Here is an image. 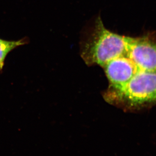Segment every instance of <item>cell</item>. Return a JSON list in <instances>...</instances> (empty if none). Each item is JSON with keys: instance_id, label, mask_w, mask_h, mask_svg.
<instances>
[{"instance_id": "cell-1", "label": "cell", "mask_w": 156, "mask_h": 156, "mask_svg": "<svg viewBox=\"0 0 156 156\" xmlns=\"http://www.w3.org/2000/svg\"><path fill=\"white\" fill-rule=\"evenodd\" d=\"M99 66L108 86L106 102L126 110L156 105V36H126L110 32Z\"/></svg>"}, {"instance_id": "cell-2", "label": "cell", "mask_w": 156, "mask_h": 156, "mask_svg": "<svg viewBox=\"0 0 156 156\" xmlns=\"http://www.w3.org/2000/svg\"><path fill=\"white\" fill-rule=\"evenodd\" d=\"M27 38L17 41H7L0 39V71L3 70L5 60L8 54L15 48L28 43Z\"/></svg>"}]
</instances>
